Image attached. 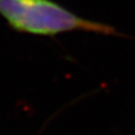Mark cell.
<instances>
[{
	"label": "cell",
	"mask_w": 135,
	"mask_h": 135,
	"mask_svg": "<svg viewBox=\"0 0 135 135\" xmlns=\"http://www.w3.org/2000/svg\"><path fill=\"white\" fill-rule=\"evenodd\" d=\"M0 15L18 32L56 35L81 31L115 35L109 25L82 18L51 0H0Z\"/></svg>",
	"instance_id": "1"
}]
</instances>
